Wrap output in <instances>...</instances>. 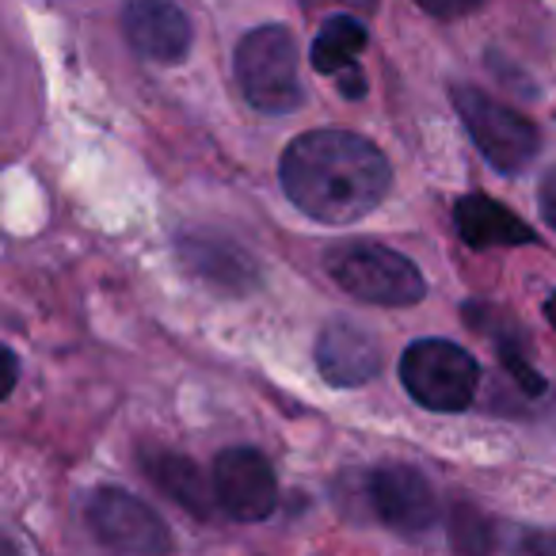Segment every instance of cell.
I'll return each instance as SVG.
<instances>
[{
	"label": "cell",
	"instance_id": "cell-1",
	"mask_svg": "<svg viewBox=\"0 0 556 556\" xmlns=\"http://www.w3.org/2000/svg\"><path fill=\"white\" fill-rule=\"evenodd\" d=\"M278 176L290 202L325 225H351L366 217L393 184L386 153L374 141L336 126L290 141Z\"/></svg>",
	"mask_w": 556,
	"mask_h": 556
},
{
	"label": "cell",
	"instance_id": "cell-2",
	"mask_svg": "<svg viewBox=\"0 0 556 556\" xmlns=\"http://www.w3.org/2000/svg\"><path fill=\"white\" fill-rule=\"evenodd\" d=\"M325 270L340 282V290H348L366 305L404 309V305L427 298V282L416 263L386 244H370V240H351V244L332 248L325 255Z\"/></svg>",
	"mask_w": 556,
	"mask_h": 556
},
{
	"label": "cell",
	"instance_id": "cell-3",
	"mask_svg": "<svg viewBox=\"0 0 556 556\" xmlns=\"http://www.w3.org/2000/svg\"><path fill=\"white\" fill-rule=\"evenodd\" d=\"M237 80L244 100L263 115H290L302 108L298 42L287 27H260L237 47Z\"/></svg>",
	"mask_w": 556,
	"mask_h": 556
},
{
	"label": "cell",
	"instance_id": "cell-4",
	"mask_svg": "<svg viewBox=\"0 0 556 556\" xmlns=\"http://www.w3.org/2000/svg\"><path fill=\"white\" fill-rule=\"evenodd\" d=\"M401 381L416 404L431 412H465L477 396L480 366L450 340H416L401 355Z\"/></svg>",
	"mask_w": 556,
	"mask_h": 556
},
{
	"label": "cell",
	"instance_id": "cell-5",
	"mask_svg": "<svg viewBox=\"0 0 556 556\" xmlns=\"http://www.w3.org/2000/svg\"><path fill=\"white\" fill-rule=\"evenodd\" d=\"M454 108L462 115V123L469 126L472 141L480 146V153L495 164L500 172H522L526 164L538 156L541 134L526 115H518L515 108L492 100L488 92L469 85L454 88Z\"/></svg>",
	"mask_w": 556,
	"mask_h": 556
},
{
	"label": "cell",
	"instance_id": "cell-6",
	"mask_svg": "<svg viewBox=\"0 0 556 556\" xmlns=\"http://www.w3.org/2000/svg\"><path fill=\"white\" fill-rule=\"evenodd\" d=\"M88 526L100 538V545L115 548V553H168L172 538L164 522L138 500V495L123 492V488H100L85 507Z\"/></svg>",
	"mask_w": 556,
	"mask_h": 556
},
{
	"label": "cell",
	"instance_id": "cell-7",
	"mask_svg": "<svg viewBox=\"0 0 556 556\" xmlns=\"http://www.w3.org/2000/svg\"><path fill=\"white\" fill-rule=\"evenodd\" d=\"M210 480H214L217 507L237 522H263V518L275 515L278 480L260 450H222L214 457V477Z\"/></svg>",
	"mask_w": 556,
	"mask_h": 556
},
{
	"label": "cell",
	"instance_id": "cell-8",
	"mask_svg": "<svg viewBox=\"0 0 556 556\" xmlns=\"http://www.w3.org/2000/svg\"><path fill=\"white\" fill-rule=\"evenodd\" d=\"M366 492H370L374 515L396 533L416 538L439 522V495L427 484L424 472H416L412 465H378L366 477Z\"/></svg>",
	"mask_w": 556,
	"mask_h": 556
},
{
	"label": "cell",
	"instance_id": "cell-9",
	"mask_svg": "<svg viewBox=\"0 0 556 556\" xmlns=\"http://www.w3.org/2000/svg\"><path fill=\"white\" fill-rule=\"evenodd\" d=\"M123 31L141 58L176 65L191 50V24L176 0H130L123 12Z\"/></svg>",
	"mask_w": 556,
	"mask_h": 556
},
{
	"label": "cell",
	"instance_id": "cell-10",
	"mask_svg": "<svg viewBox=\"0 0 556 556\" xmlns=\"http://www.w3.org/2000/svg\"><path fill=\"white\" fill-rule=\"evenodd\" d=\"M317 366L325 374L328 386L336 389H355L378 378L381 370V348L370 332H363L358 325L336 320L320 332L317 343Z\"/></svg>",
	"mask_w": 556,
	"mask_h": 556
},
{
	"label": "cell",
	"instance_id": "cell-11",
	"mask_svg": "<svg viewBox=\"0 0 556 556\" xmlns=\"http://www.w3.org/2000/svg\"><path fill=\"white\" fill-rule=\"evenodd\" d=\"M454 222L457 232L469 248H518V244H533V229L522 222L518 214H510L507 206H500L488 194H465L454 206Z\"/></svg>",
	"mask_w": 556,
	"mask_h": 556
},
{
	"label": "cell",
	"instance_id": "cell-12",
	"mask_svg": "<svg viewBox=\"0 0 556 556\" xmlns=\"http://www.w3.org/2000/svg\"><path fill=\"white\" fill-rule=\"evenodd\" d=\"M141 469L146 477L161 488L168 500H176L179 507H187L194 518H210L214 515V480L206 484L202 469L184 454H172V450H146L141 454Z\"/></svg>",
	"mask_w": 556,
	"mask_h": 556
},
{
	"label": "cell",
	"instance_id": "cell-13",
	"mask_svg": "<svg viewBox=\"0 0 556 556\" xmlns=\"http://www.w3.org/2000/svg\"><path fill=\"white\" fill-rule=\"evenodd\" d=\"M179 252H184V260L191 263V270L199 278H206L210 287H252V263H248V255H240L237 248L222 244V240L206 237H184L179 240Z\"/></svg>",
	"mask_w": 556,
	"mask_h": 556
},
{
	"label": "cell",
	"instance_id": "cell-14",
	"mask_svg": "<svg viewBox=\"0 0 556 556\" xmlns=\"http://www.w3.org/2000/svg\"><path fill=\"white\" fill-rule=\"evenodd\" d=\"M366 50V27L358 24L355 16H332L325 27L317 31L313 39V50H309V62L317 73L325 77H340L343 70L355 65V58Z\"/></svg>",
	"mask_w": 556,
	"mask_h": 556
},
{
	"label": "cell",
	"instance_id": "cell-15",
	"mask_svg": "<svg viewBox=\"0 0 556 556\" xmlns=\"http://www.w3.org/2000/svg\"><path fill=\"white\" fill-rule=\"evenodd\" d=\"M495 348H500V363L507 366V374L518 381V389H522V393H530V396L545 393V378H541V374L533 370L530 363H526L522 348H518L510 336H495Z\"/></svg>",
	"mask_w": 556,
	"mask_h": 556
},
{
	"label": "cell",
	"instance_id": "cell-16",
	"mask_svg": "<svg viewBox=\"0 0 556 556\" xmlns=\"http://www.w3.org/2000/svg\"><path fill=\"white\" fill-rule=\"evenodd\" d=\"M416 4L427 12V16L457 20V16H472V12H477L484 0H416Z\"/></svg>",
	"mask_w": 556,
	"mask_h": 556
},
{
	"label": "cell",
	"instance_id": "cell-17",
	"mask_svg": "<svg viewBox=\"0 0 556 556\" xmlns=\"http://www.w3.org/2000/svg\"><path fill=\"white\" fill-rule=\"evenodd\" d=\"M541 214H545V222L556 229V172L541 184Z\"/></svg>",
	"mask_w": 556,
	"mask_h": 556
},
{
	"label": "cell",
	"instance_id": "cell-18",
	"mask_svg": "<svg viewBox=\"0 0 556 556\" xmlns=\"http://www.w3.org/2000/svg\"><path fill=\"white\" fill-rule=\"evenodd\" d=\"M340 88L348 100H358V96H366V80L358 77V65H351V70L340 73Z\"/></svg>",
	"mask_w": 556,
	"mask_h": 556
},
{
	"label": "cell",
	"instance_id": "cell-19",
	"mask_svg": "<svg viewBox=\"0 0 556 556\" xmlns=\"http://www.w3.org/2000/svg\"><path fill=\"white\" fill-rule=\"evenodd\" d=\"M4 370H9V378H4V396H9L12 389H16V374H20V363L12 351H4Z\"/></svg>",
	"mask_w": 556,
	"mask_h": 556
},
{
	"label": "cell",
	"instance_id": "cell-20",
	"mask_svg": "<svg viewBox=\"0 0 556 556\" xmlns=\"http://www.w3.org/2000/svg\"><path fill=\"white\" fill-rule=\"evenodd\" d=\"M313 4H320V0H313ZM336 4H348V9H374L378 0H336Z\"/></svg>",
	"mask_w": 556,
	"mask_h": 556
},
{
	"label": "cell",
	"instance_id": "cell-21",
	"mask_svg": "<svg viewBox=\"0 0 556 556\" xmlns=\"http://www.w3.org/2000/svg\"><path fill=\"white\" fill-rule=\"evenodd\" d=\"M545 320L556 328V290H553V294H548V302H545Z\"/></svg>",
	"mask_w": 556,
	"mask_h": 556
}]
</instances>
